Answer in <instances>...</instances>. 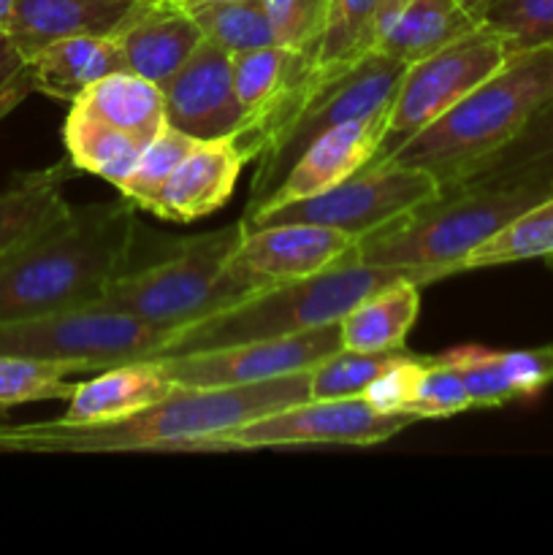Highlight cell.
<instances>
[{
	"instance_id": "5",
	"label": "cell",
	"mask_w": 553,
	"mask_h": 555,
	"mask_svg": "<svg viewBox=\"0 0 553 555\" xmlns=\"http://www.w3.org/2000/svg\"><path fill=\"white\" fill-rule=\"evenodd\" d=\"M399 276L415 280L410 271L363 266L352 255L334 269L320 271L307 280L266 287L222 312L173 331L157 358L193 356V352L220 350L244 341L282 339V336L339 323L361 298Z\"/></svg>"
},
{
	"instance_id": "30",
	"label": "cell",
	"mask_w": 553,
	"mask_h": 555,
	"mask_svg": "<svg viewBox=\"0 0 553 555\" xmlns=\"http://www.w3.org/2000/svg\"><path fill=\"white\" fill-rule=\"evenodd\" d=\"M188 11L198 22L204 41H211L231 57L276 43L274 25L263 0H228V3H209Z\"/></svg>"
},
{
	"instance_id": "27",
	"label": "cell",
	"mask_w": 553,
	"mask_h": 555,
	"mask_svg": "<svg viewBox=\"0 0 553 555\" xmlns=\"http://www.w3.org/2000/svg\"><path fill=\"white\" fill-rule=\"evenodd\" d=\"M377 9L380 0H329L312 68L342 74L377 52Z\"/></svg>"
},
{
	"instance_id": "6",
	"label": "cell",
	"mask_w": 553,
	"mask_h": 555,
	"mask_svg": "<svg viewBox=\"0 0 553 555\" xmlns=\"http://www.w3.org/2000/svg\"><path fill=\"white\" fill-rule=\"evenodd\" d=\"M242 236L244 225L236 222L182 238L166 258L119 274L92 304L128 312L166 331L198 323L249 298L247 287L228 274V260Z\"/></svg>"
},
{
	"instance_id": "2",
	"label": "cell",
	"mask_w": 553,
	"mask_h": 555,
	"mask_svg": "<svg viewBox=\"0 0 553 555\" xmlns=\"http://www.w3.org/2000/svg\"><path fill=\"white\" fill-rule=\"evenodd\" d=\"M136 206H68L0 255V323L87 307L130 269Z\"/></svg>"
},
{
	"instance_id": "42",
	"label": "cell",
	"mask_w": 553,
	"mask_h": 555,
	"mask_svg": "<svg viewBox=\"0 0 553 555\" xmlns=\"http://www.w3.org/2000/svg\"><path fill=\"white\" fill-rule=\"evenodd\" d=\"M182 3L184 9H198V5H209V3H228V0H177Z\"/></svg>"
},
{
	"instance_id": "22",
	"label": "cell",
	"mask_w": 553,
	"mask_h": 555,
	"mask_svg": "<svg viewBox=\"0 0 553 555\" xmlns=\"http://www.w3.org/2000/svg\"><path fill=\"white\" fill-rule=\"evenodd\" d=\"M417 312H421V282L399 276L361 298L339 320L342 347L356 352L401 350L407 334L415 325Z\"/></svg>"
},
{
	"instance_id": "23",
	"label": "cell",
	"mask_w": 553,
	"mask_h": 555,
	"mask_svg": "<svg viewBox=\"0 0 553 555\" xmlns=\"http://www.w3.org/2000/svg\"><path fill=\"white\" fill-rule=\"evenodd\" d=\"M74 106L141 141H150L166 125L163 87L128 68L103 76L76 98Z\"/></svg>"
},
{
	"instance_id": "4",
	"label": "cell",
	"mask_w": 553,
	"mask_h": 555,
	"mask_svg": "<svg viewBox=\"0 0 553 555\" xmlns=\"http://www.w3.org/2000/svg\"><path fill=\"white\" fill-rule=\"evenodd\" d=\"M548 195H553V184L545 182L455 184L358 238L356 260L410 271L421 285L442 280L513 217Z\"/></svg>"
},
{
	"instance_id": "17",
	"label": "cell",
	"mask_w": 553,
	"mask_h": 555,
	"mask_svg": "<svg viewBox=\"0 0 553 555\" xmlns=\"http://www.w3.org/2000/svg\"><path fill=\"white\" fill-rule=\"evenodd\" d=\"M112 38L125 68L163 87L201 47L204 33L177 0H139Z\"/></svg>"
},
{
	"instance_id": "32",
	"label": "cell",
	"mask_w": 553,
	"mask_h": 555,
	"mask_svg": "<svg viewBox=\"0 0 553 555\" xmlns=\"http://www.w3.org/2000/svg\"><path fill=\"white\" fill-rule=\"evenodd\" d=\"M195 141L198 139L182 133V130H177L173 125H163V128L144 144L133 171L117 184L123 198L130 201L136 209L150 211L152 206H155L157 195H160L163 184L168 182V177H171L173 168L179 166V160L193 150Z\"/></svg>"
},
{
	"instance_id": "35",
	"label": "cell",
	"mask_w": 553,
	"mask_h": 555,
	"mask_svg": "<svg viewBox=\"0 0 553 555\" xmlns=\"http://www.w3.org/2000/svg\"><path fill=\"white\" fill-rule=\"evenodd\" d=\"M464 379L472 410H499L515 401L510 379L502 366V350H488L480 345H461L442 352Z\"/></svg>"
},
{
	"instance_id": "34",
	"label": "cell",
	"mask_w": 553,
	"mask_h": 555,
	"mask_svg": "<svg viewBox=\"0 0 553 555\" xmlns=\"http://www.w3.org/2000/svg\"><path fill=\"white\" fill-rule=\"evenodd\" d=\"M477 22L497 30L513 52L553 47V0H483Z\"/></svg>"
},
{
	"instance_id": "31",
	"label": "cell",
	"mask_w": 553,
	"mask_h": 555,
	"mask_svg": "<svg viewBox=\"0 0 553 555\" xmlns=\"http://www.w3.org/2000/svg\"><path fill=\"white\" fill-rule=\"evenodd\" d=\"M74 374V369L63 363L0 352V415L38 401H68L76 388V383H70Z\"/></svg>"
},
{
	"instance_id": "39",
	"label": "cell",
	"mask_w": 553,
	"mask_h": 555,
	"mask_svg": "<svg viewBox=\"0 0 553 555\" xmlns=\"http://www.w3.org/2000/svg\"><path fill=\"white\" fill-rule=\"evenodd\" d=\"M502 366L515 401H531L553 383V345L502 350Z\"/></svg>"
},
{
	"instance_id": "10",
	"label": "cell",
	"mask_w": 553,
	"mask_h": 555,
	"mask_svg": "<svg viewBox=\"0 0 553 555\" xmlns=\"http://www.w3.org/2000/svg\"><path fill=\"white\" fill-rule=\"evenodd\" d=\"M442 193L437 179L428 171L407 166L399 160H369L339 184L312 198L293 201L280 209L260 211L242 220L244 228L271 225V222H312V225L334 228L352 238H363L385 222L396 220L404 211L415 209L428 198Z\"/></svg>"
},
{
	"instance_id": "11",
	"label": "cell",
	"mask_w": 553,
	"mask_h": 555,
	"mask_svg": "<svg viewBox=\"0 0 553 555\" xmlns=\"http://www.w3.org/2000/svg\"><path fill=\"white\" fill-rule=\"evenodd\" d=\"M417 423L410 415H383L363 396L352 399H307L280 412L222 431L206 444V453L266 448H372L388 442L407 426Z\"/></svg>"
},
{
	"instance_id": "41",
	"label": "cell",
	"mask_w": 553,
	"mask_h": 555,
	"mask_svg": "<svg viewBox=\"0 0 553 555\" xmlns=\"http://www.w3.org/2000/svg\"><path fill=\"white\" fill-rule=\"evenodd\" d=\"M14 5H16V0H0V38L5 36V30H9V22H11V14H14Z\"/></svg>"
},
{
	"instance_id": "29",
	"label": "cell",
	"mask_w": 553,
	"mask_h": 555,
	"mask_svg": "<svg viewBox=\"0 0 553 555\" xmlns=\"http://www.w3.org/2000/svg\"><path fill=\"white\" fill-rule=\"evenodd\" d=\"M520 260H551L553 263V195L513 217L502 231H497L475 253L466 255L455 274L488 269V266L520 263Z\"/></svg>"
},
{
	"instance_id": "21",
	"label": "cell",
	"mask_w": 553,
	"mask_h": 555,
	"mask_svg": "<svg viewBox=\"0 0 553 555\" xmlns=\"http://www.w3.org/2000/svg\"><path fill=\"white\" fill-rule=\"evenodd\" d=\"M125 60L112 36H68L27 57L33 90L54 101L74 103L103 76L123 70Z\"/></svg>"
},
{
	"instance_id": "36",
	"label": "cell",
	"mask_w": 553,
	"mask_h": 555,
	"mask_svg": "<svg viewBox=\"0 0 553 555\" xmlns=\"http://www.w3.org/2000/svg\"><path fill=\"white\" fill-rule=\"evenodd\" d=\"M472 410L459 369L445 356L423 358L407 415L415 421H439Z\"/></svg>"
},
{
	"instance_id": "33",
	"label": "cell",
	"mask_w": 553,
	"mask_h": 555,
	"mask_svg": "<svg viewBox=\"0 0 553 555\" xmlns=\"http://www.w3.org/2000/svg\"><path fill=\"white\" fill-rule=\"evenodd\" d=\"M410 350H385V352H356L336 350L325 361L309 369V399H352L363 396V390L399 358Z\"/></svg>"
},
{
	"instance_id": "13",
	"label": "cell",
	"mask_w": 553,
	"mask_h": 555,
	"mask_svg": "<svg viewBox=\"0 0 553 555\" xmlns=\"http://www.w3.org/2000/svg\"><path fill=\"white\" fill-rule=\"evenodd\" d=\"M242 222V220H239ZM358 238L312 222H271L244 228L228 260V274L253 293L329 271L356 255Z\"/></svg>"
},
{
	"instance_id": "1",
	"label": "cell",
	"mask_w": 553,
	"mask_h": 555,
	"mask_svg": "<svg viewBox=\"0 0 553 555\" xmlns=\"http://www.w3.org/2000/svg\"><path fill=\"white\" fill-rule=\"evenodd\" d=\"M309 399V372L231 388H173L166 399L98 426H0V453H206L222 431Z\"/></svg>"
},
{
	"instance_id": "37",
	"label": "cell",
	"mask_w": 553,
	"mask_h": 555,
	"mask_svg": "<svg viewBox=\"0 0 553 555\" xmlns=\"http://www.w3.org/2000/svg\"><path fill=\"white\" fill-rule=\"evenodd\" d=\"M263 5L274 25L276 43L298 49L312 60L329 0H263Z\"/></svg>"
},
{
	"instance_id": "14",
	"label": "cell",
	"mask_w": 553,
	"mask_h": 555,
	"mask_svg": "<svg viewBox=\"0 0 553 555\" xmlns=\"http://www.w3.org/2000/svg\"><path fill=\"white\" fill-rule=\"evenodd\" d=\"M163 101L166 122L198 141L226 139L244 128L231 54L211 41H201L188 63L163 85Z\"/></svg>"
},
{
	"instance_id": "24",
	"label": "cell",
	"mask_w": 553,
	"mask_h": 555,
	"mask_svg": "<svg viewBox=\"0 0 553 555\" xmlns=\"http://www.w3.org/2000/svg\"><path fill=\"white\" fill-rule=\"evenodd\" d=\"M480 3L483 0H407L404 11L394 22L388 36L380 41L377 52L412 63L480 25L477 22Z\"/></svg>"
},
{
	"instance_id": "9",
	"label": "cell",
	"mask_w": 553,
	"mask_h": 555,
	"mask_svg": "<svg viewBox=\"0 0 553 555\" xmlns=\"http://www.w3.org/2000/svg\"><path fill=\"white\" fill-rule=\"evenodd\" d=\"M513 54L510 43L488 25H475L445 47L407 63L385 117V133L374 160L390 157L401 144L453 108Z\"/></svg>"
},
{
	"instance_id": "25",
	"label": "cell",
	"mask_w": 553,
	"mask_h": 555,
	"mask_svg": "<svg viewBox=\"0 0 553 555\" xmlns=\"http://www.w3.org/2000/svg\"><path fill=\"white\" fill-rule=\"evenodd\" d=\"M68 177L70 168L57 163L41 171L16 173L0 188V255L68 211L70 204L63 193Z\"/></svg>"
},
{
	"instance_id": "7",
	"label": "cell",
	"mask_w": 553,
	"mask_h": 555,
	"mask_svg": "<svg viewBox=\"0 0 553 555\" xmlns=\"http://www.w3.org/2000/svg\"><path fill=\"white\" fill-rule=\"evenodd\" d=\"M407 63L385 52H372L342 74H312L287 101L280 122L255 157L253 184L247 209L242 217L255 215L274 195L301 152L325 130L350 119L374 117L390 106L404 76Z\"/></svg>"
},
{
	"instance_id": "8",
	"label": "cell",
	"mask_w": 553,
	"mask_h": 555,
	"mask_svg": "<svg viewBox=\"0 0 553 555\" xmlns=\"http://www.w3.org/2000/svg\"><path fill=\"white\" fill-rule=\"evenodd\" d=\"M173 331L108 307H74L0 323V352L63 363L79 372H103L160 356Z\"/></svg>"
},
{
	"instance_id": "40",
	"label": "cell",
	"mask_w": 553,
	"mask_h": 555,
	"mask_svg": "<svg viewBox=\"0 0 553 555\" xmlns=\"http://www.w3.org/2000/svg\"><path fill=\"white\" fill-rule=\"evenodd\" d=\"M33 90L30 70H27V60L22 57L20 49L0 38V122L25 101Z\"/></svg>"
},
{
	"instance_id": "18",
	"label": "cell",
	"mask_w": 553,
	"mask_h": 555,
	"mask_svg": "<svg viewBox=\"0 0 553 555\" xmlns=\"http://www.w3.org/2000/svg\"><path fill=\"white\" fill-rule=\"evenodd\" d=\"M249 160V152L233 135L195 141L163 184L150 211L171 222H193L211 215L228 204Z\"/></svg>"
},
{
	"instance_id": "26",
	"label": "cell",
	"mask_w": 553,
	"mask_h": 555,
	"mask_svg": "<svg viewBox=\"0 0 553 555\" xmlns=\"http://www.w3.org/2000/svg\"><path fill=\"white\" fill-rule=\"evenodd\" d=\"M65 150H68L70 166L79 171L95 173L117 188L139 160L146 141L103 122L95 114L70 103L68 119L63 128Z\"/></svg>"
},
{
	"instance_id": "16",
	"label": "cell",
	"mask_w": 553,
	"mask_h": 555,
	"mask_svg": "<svg viewBox=\"0 0 553 555\" xmlns=\"http://www.w3.org/2000/svg\"><path fill=\"white\" fill-rule=\"evenodd\" d=\"M385 117H388V108L374 114V117L342 122L336 128L325 130L323 135H318L301 152V157L287 171V177L282 179L274 195L255 215L280 209V206L293 204V201L312 198V195L325 193L334 184H339L342 179L356 173L361 166H366L369 160H374L385 133ZM249 217H242V220H249Z\"/></svg>"
},
{
	"instance_id": "3",
	"label": "cell",
	"mask_w": 553,
	"mask_h": 555,
	"mask_svg": "<svg viewBox=\"0 0 553 555\" xmlns=\"http://www.w3.org/2000/svg\"><path fill=\"white\" fill-rule=\"evenodd\" d=\"M551 98L553 47L513 52L453 108L401 144L390 160L423 168L442 190L455 188L504 150Z\"/></svg>"
},
{
	"instance_id": "12",
	"label": "cell",
	"mask_w": 553,
	"mask_h": 555,
	"mask_svg": "<svg viewBox=\"0 0 553 555\" xmlns=\"http://www.w3.org/2000/svg\"><path fill=\"white\" fill-rule=\"evenodd\" d=\"M336 350H342L339 323H331L282 339L244 341L220 350L152 358V361L160 363L166 377L179 388H231V385H255L285 374L309 372L314 363L325 361Z\"/></svg>"
},
{
	"instance_id": "28",
	"label": "cell",
	"mask_w": 553,
	"mask_h": 555,
	"mask_svg": "<svg viewBox=\"0 0 553 555\" xmlns=\"http://www.w3.org/2000/svg\"><path fill=\"white\" fill-rule=\"evenodd\" d=\"M470 182L553 184V98L529 119V125L504 150H499L491 160L483 163L461 184Z\"/></svg>"
},
{
	"instance_id": "15",
	"label": "cell",
	"mask_w": 553,
	"mask_h": 555,
	"mask_svg": "<svg viewBox=\"0 0 553 555\" xmlns=\"http://www.w3.org/2000/svg\"><path fill=\"white\" fill-rule=\"evenodd\" d=\"M233 90L244 112V128L233 139L258 157L269 141L271 130L280 122L287 101L312 74V60L304 52L282 43L249 49L231 57Z\"/></svg>"
},
{
	"instance_id": "20",
	"label": "cell",
	"mask_w": 553,
	"mask_h": 555,
	"mask_svg": "<svg viewBox=\"0 0 553 555\" xmlns=\"http://www.w3.org/2000/svg\"><path fill=\"white\" fill-rule=\"evenodd\" d=\"M139 0H16L5 38L30 57L68 36H112Z\"/></svg>"
},
{
	"instance_id": "38",
	"label": "cell",
	"mask_w": 553,
	"mask_h": 555,
	"mask_svg": "<svg viewBox=\"0 0 553 555\" xmlns=\"http://www.w3.org/2000/svg\"><path fill=\"white\" fill-rule=\"evenodd\" d=\"M421 363V356L407 352L404 358L390 363V366L363 390V399H366L374 410L383 412V415H407V406H410L412 393H415Z\"/></svg>"
},
{
	"instance_id": "19",
	"label": "cell",
	"mask_w": 553,
	"mask_h": 555,
	"mask_svg": "<svg viewBox=\"0 0 553 555\" xmlns=\"http://www.w3.org/2000/svg\"><path fill=\"white\" fill-rule=\"evenodd\" d=\"M177 385L166 377L157 361H130L103 369L98 377L76 383L68 410L54 417L57 426H98L146 410L166 399Z\"/></svg>"
}]
</instances>
